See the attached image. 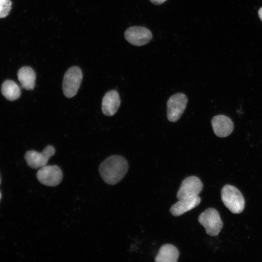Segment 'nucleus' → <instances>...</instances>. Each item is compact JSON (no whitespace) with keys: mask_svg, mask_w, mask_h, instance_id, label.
<instances>
[{"mask_svg":"<svg viewBox=\"0 0 262 262\" xmlns=\"http://www.w3.org/2000/svg\"><path fill=\"white\" fill-rule=\"evenodd\" d=\"M128 168V163L124 157L120 155H112L100 164L98 171L105 183L115 185L125 177Z\"/></svg>","mask_w":262,"mask_h":262,"instance_id":"nucleus-1","label":"nucleus"},{"mask_svg":"<svg viewBox=\"0 0 262 262\" xmlns=\"http://www.w3.org/2000/svg\"><path fill=\"white\" fill-rule=\"evenodd\" d=\"M221 196L224 204L232 213H240L243 211L245 200L237 188L226 184L221 190Z\"/></svg>","mask_w":262,"mask_h":262,"instance_id":"nucleus-2","label":"nucleus"},{"mask_svg":"<svg viewBox=\"0 0 262 262\" xmlns=\"http://www.w3.org/2000/svg\"><path fill=\"white\" fill-rule=\"evenodd\" d=\"M198 221L204 227L206 233L211 236L218 235L223 226L218 212L212 208L202 212Z\"/></svg>","mask_w":262,"mask_h":262,"instance_id":"nucleus-3","label":"nucleus"},{"mask_svg":"<svg viewBox=\"0 0 262 262\" xmlns=\"http://www.w3.org/2000/svg\"><path fill=\"white\" fill-rule=\"evenodd\" d=\"M82 79V73L80 67L74 66L68 69L64 74L62 89L64 95L71 98L77 94Z\"/></svg>","mask_w":262,"mask_h":262,"instance_id":"nucleus-4","label":"nucleus"},{"mask_svg":"<svg viewBox=\"0 0 262 262\" xmlns=\"http://www.w3.org/2000/svg\"><path fill=\"white\" fill-rule=\"evenodd\" d=\"M187 102V98L183 93H178L171 96L167 102L168 120L172 122L178 121L183 113Z\"/></svg>","mask_w":262,"mask_h":262,"instance_id":"nucleus-5","label":"nucleus"},{"mask_svg":"<svg viewBox=\"0 0 262 262\" xmlns=\"http://www.w3.org/2000/svg\"><path fill=\"white\" fill-rule=\"evenodd\" d=\"M63 176L62 170L56 165H46L40 168L36 173L38 181L42 184L50 187L59 184Z\"/></svg>","mask_w":262,"mask_h":262,"instance_id":"nucleus-6","label":"nucleus"},{"mask_svg":"<svg viewBox=\"0 0 262 262\" xmlns=\"http://www.w3.org/2000/svg\"><path fill=\"white\" fill-rule=\"evenodd\" d=\"M55 152L54 147L48 145L45 147L42 152L35 150H29L24 155L25 160L31 168L37 169L47 165L49 160Z\"/></svg>","mask_w":262,"mask_h":262,"instance_id":"nucleus-7","label":"nucleus"},{"mask_svg":"<svg viewBox=\"0 0 262 262\" xmlns=\"http://www.w3.org/2000/svg\"><path fill=\"white\" fill-rule=\"evenodd\" d=\"M203 188V183L198 177L194 176L187 177L182 181L177 197L180 199L198 196Z\"/></svg>","mask_w":262,"mask_h":262,"instance_id":"nucleus-8","label":"nucleus"},{"mask_svg":"<svg viewBox=\"0 0 262 262\" xmlns=\"http://www.w3.org/2000/svg\"><path fill=\"white\" fill-rule=\"evenodd\" d=\"M126 40L132 45L141 46L149 43L152 38L151 32L141 26H133L127 29L124 33Z\"/></svg>","mask_w":262,"mask_h":262,"instance_id":"nucleus-9","label":"nucleus"},{"mask_svg":"<svg viewBox=\"0 0 262 262\" xmlns=\"http://www.w3.org/2000/svg\"><path fill=\"white\" fill-rule=\"evenodd\" d=\"M213 131L216 136L226 137L231 134L234 125L231 119L224 115H218L212 119Z\"/></svg>","mask_w":262,"mask_h":262,"instance_id":"nucleus-10","label":"nucleus"},{"mask_svg":"<svg viewBox=\"0 0 262 262\" xmlns=\"http://www.w3.org/2000/svg\"><path fill=\"white\" fill-rule=\"evenodd\" d=\"M120 104V99L118 92L112 90L107 92L103 97L101 109L103 114L110 116L115 115Z\"/></svg>","mask_w":262,"mask_h":262,"instance_id":"nucleus-11","label":"nucleus"},{"mask_svg":"<svg viewBox=\"0 0 262 262\" xmlns=\"http://www.w3.org/2000/svg\"><path fill=\"white\" fill-rule=\"evenodd\" d=\"M201 201L198 196L179 199L170 209V213L179 216L198 206Z\"/></svg>","mask_w":262,"mask_h":262,"instance_id":"nucleus-12","label":"nucleus"},{"mask_svg":"<svg viewBox=\"0 0 262 262\" xmlns=\"http://www.w3.org/2000/svg\"><path fill=\"white\" fill-rule=\"evenodd\" d=\"M178 249L173 245L165 244L162 246L155 257L156 262H176L179 257Z\"/></svg>","mask_w":262,"mask_h":262,"instance_id":"nucleus-13","label":"nucleus"},{"mask_svg":"<svg viewBox=\"0 0 262 262\" xmlns=\"http://www.w3.org/2000/svg\"><path fill=\"white\" fill-rule=\"evenodd\" d=\"M17 78L22 87L27 90H33L35 84L36 74L29 66L20 68L17 73Z\"/></svg>","mask_w":262,"mask_h":262,"instance_id":"nucleus-14","label":"nucleus"},{"mask_svg":"<svg viewBox=\"0 0 262 262\" xmlns=\"http://www.w3.org/2000/svg\"><path fill=\"white\" fill-rule=\"evenodd\" d=\"M2 95L8 100L14 101L18 99L21 95L19 86L13 81L8 80L4 81L1 86Z\"/></svg>","mask_w":262,"mask_h":262,"instance_id":"nucleus-15","label":"nucleus"},{"mask_svg":"<svg viewBox=\"0 0 262 262\" xmlns=\"http://www.w3.org/2000/svg\"><path fill=\"white\" fill-rule=\"evenodd\" d=\"M11 8L12 2L10 0H0V18L7 16Z\"/></svg>","mask_w":262,"mask_h":262,"instance_id":"nucleus-16","label":"nucleus"},{"mask_svg":"<svg viewBox=\"0 0 262 262\" xmlns=\"http://www.w3.org/2000/svg\"><path fill=\"white\" fill-rule=\"evenodd\" d=\"M152 3L155 5H160L164 2H165L166 0H149Z\"/></svg>","mask_w":262,"mask_h":262,"instance_id":"nucleus-17","label":"nucleus"},{"mask_svg":"<svg viewBox=\"0 0 262 262\" xmlns=\"http://www.w3.org/2000/svg\"><path fill=\"white\" fill-rule=\"evenodd\" d=\"M258 15L261 19V20L262 21V7H261L258 11Z\"/></svg>","mask_w":262,"mask_h":262,"instance_id":"nucleus-18","label":"nucleus"},{"mask_svg":"<svg viewBox=\"0 0 262 262\" xmlns=\"http://www.w3.org/2000/svg\"><path fill=\"white\" fill-rule=\"evenodd\" d=\"M1 193H0V199H1Z\"/></svg>","mask_w":262,"mask_h":262,"instance_id":"nucleus-19","label":"nucleus"},{"mask_svg":"<svg viewBox=\"0 0 262 262\" xmlns=\"http://www.w3.org/2000/svg\"></svg>","mask_w":262,"mask_h":262,"instance_id":"nucleus-20","label":"nucleus"}]
</instances>
